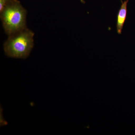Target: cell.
I'll return each mask as SVG.
<instances>
[{"instance_id": "6da1fadb", "label": "cell", "mask_w": 135, "mask_h": 135, "mask_svg": "<svg viewBox=\"0 0 135 135\" xmlns=\"http://www.w3.org/2000/svg\"><path fill=\"white\" fill-rule=\"evenodd\" d=\"M0 12L3 26L9 36L26 28V10L18 0H11Z\"/></svg>"}, {"instance_id": "7a4b0ae2", "label": "cell", "mask_w": 135, "mask_h": 135, "mask_svg": "<svg viewBox=\"0 0 135 135\" xmlns=\"http://www.w3.org/2000/svg\"><path fill=\"white\" fill-rule=\"evenodd\" d=\"M34 35L33 32L26 27L9 35L4 44L5 54L9 57L26 58L33 47Z\"/></svg>"}, {"instance_id": "3957f363", "label": "cell", "mask_w": 135, "mask_h": 135, "mask_svg": "<svg viewBox=\"0 0 135 135\" xmlns=\"http://www.w3.org/2000/svg\"><path fill=\"white\" fill-rule=\"evenodd\" d=\"M129 0H127L122 2L117 16L116 29L119 34L122 33L123 25L126 21L127 15V5Z\"/></svg>"}, {"instance_id": "277c9868", "label": "cell", "mask_w": 135, "mask_h": 135, "mask_svg": "<svg viewBox=\"0 0 135 135\" xmlns=\"http://www.w3.org/2000/svg\"><path fill=\"white\" fill-rule=\"evenodd\" d=\"M11 0H0V12L5 8Z\"/></svg>"}, {"instance_id": "5b68a950", "label": "cell", "mask_w": 135, "mask_h": 135, "mask_svg": "<svg viewBox=\"0 0 135 135\" xmlns=\"http://www.w3.org/2000/svg\"><path fill=\"white\" fill-rule=\"evenodd\" d=\"M81 1V2L84 3V0H80Z\"/></svg>"}]
</instances>
